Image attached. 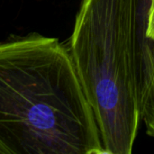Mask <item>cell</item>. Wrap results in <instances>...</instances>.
<instances>
[{
    "label": "cell",
    "mask_w": 154,
    "mask_h": 154,
    "mask_svg": "<svg viewBox=\"0 0 154 154\" xmlns=\"http://www.w3.org/2000/svg\"><path fill=\"white\" fill-rule=\"evenodd\" d=\"M0 145L5 154H105L69 50L31 33L0 42Z\"/></svg>",
    "instance_id": "6da1fadb"
},
{
    "label": "cell",
    "mask_w": 154,
    "mask_h": 154,
    "mask_svg": "<svg viewBox=\"0 0 154 154\" xmlns=\"http://www.w3.org/2000/svg\"><path fill=\"white\" fill-rule=\"evenodd\" d=\"M139 0H82L69 52L105 154H130L140 122Z\"/></svg>",
    "instance_id": "7a4b0ae2"
},
{
    "label": "cell",
    "mask_w": 154,
    "mask_h": 154,
    "mask_svg": "<svg viewBox=\"0 0 154 154\" xmlns=\"http://www.w3.org/2000/svg\"><path fill=\"white\" fill-rule=\"evenodd\" d=\"M139 106L148 134L154 137V43L151 41L142 46Z\"/></svg>",
    "instance_id": "3957f363"
},
{
    "label": "cell",
    "mask_w": 154,
    "mask_h": 154,
    "mask_svg": "<svg viewBox=\"0 0 154 154\" xmlns=\"http://www.w3.org/2000/svg\"><path fill=\"white\" fill-rule=\"evenodd\" d=\"M143 35L146 41H151L154 43V0H148Z\"/></svg>",
    "instance_id": "277c9868"
},
{
    "label": "cell",
    "mask_w": 154,
    "mask_h": 154,
    "mask_svg": "<svg viewBox=\"0 0 154 154\" xmlns=\"http://www.w3.org/2000/svg\"><path fill=\"white\" fill-rule=\"evenodd\" d=\"M139 4L140 5H143V7L147 10V7H148V0H140L139 1Z\"/></svg>",
    "instance_id": "5b68a950"
},
{
    "label": "cell",
    "mask_w": 154,
    "mask_h": 154,
    "mask_svg": "<svg viewBox=\"0 0 154 154\" xmlns=\"http://www.w3.org/2000/svg\"><path fill=\"white\" fill-rule=\"evenodd\" d=\"M0 154H5V150L2 148V146L0 145Z\"/></svg>",
    "instance_id": "8992f818"
}]
</instances>
